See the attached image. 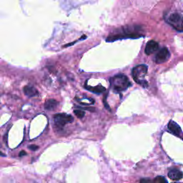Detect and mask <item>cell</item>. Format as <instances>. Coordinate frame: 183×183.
Here are the masks:
<instances>
[{"label":"cell","mask_w":183,"mask_h":183,"mask_svg":"<svg viewBox=\"0 0 183 183\" xmlns=\"http://www.w3.org/2000/svg\"><path fill=\"white\" fill-rule=\"evenodd\" d=\"M109 82L112 90L115 92H120L125 91L132 85L127 77L123 74H117L112 77L109 79Z\"/></svg>","instance_id":"6da1fadb"},{"label":"cell","mask_w":183,"mask_h":183,"mask_svg":"<svg viewBox=\"0 0 183 183\" xmlns=\"http://www.w3.org/2000/svg\"><path fill=\"white\" fill-rule=\"evenodd\" d=\"M147 73V66L145 65H140L132 69V75L136 83L142 85L143 87H147L148 83L145 79V75Z\"/></svg>","instance_id":"7a4b0ae2"},{"label":"cell","mask_w":183,"mask_h":183,"mask_svg":"<svg viewBox=\"0 0 183 183\" xmlns=\"http://www.w3.org/2000/svg\"><path fill=\"white\" fill-rule=\"evenodd\" d=\"M74 119L70 114L65 113L56 114L54 116V123H55V127L58 130H62L67 123H71L73 122Z\"/></svg>","instance_id":"3957f363"},{"label":"cell","mask_w":183,"mask_h":183,"mask_svg":"<svg viewBox=\"0 0 183 183\" xmlns=\"http://www.w3.org/2000/svg\"><path fill=\"white\" fill-rule=\"evenodd\" d=\"M167 22L178 32H183V15L178 13L172 14L168 17Z\"/></svg>","instance_id":"277c9868"},{"label":"cell","mask_w":183,"mask_h":183,"mask_svg":"<svg viewBox=\"0 0 183 183\" xmlns=\"http://www.w3.org/2000/svg\"><path fill=\"white\" fill-rule=\"evenodd\" d=\"M170 57V53L166 47H163L159 50L155 56V62L158 64H162L167 62Z\"/></svg>","instance_id":"5b68a950"},{"label":"cell","mask_w":183,"mask_h":183,"mask_svg":"<svg viewBox=\"0 0 183 183\" xmlns=\"http://www.w3.org/2000/svg\"><path fill=\"white\" fill-rule=\"evenodd\" d=\"M167 127L171 133H172L173 135L177 136L180 139L183 140V132L180 127L177 125V123H176L173 120H170L167 125Z\"/></svg>","instance_id":"8992f818"},{"label":"cell","mask_w":183,"mask_h":183,"mask_svg":"<svg viewBox=\"0 0 183 183\" xmlns=\"http://www.w3.org/2000/svg\"><path fill=\"white\" fill-rule=\"evenodd\" d=\"M159 48V44L158 42H156L154 40L149 41L146 44V47H145V54L147 55H152V53H154V51H156L158 50Z\"/></svg>","instance_id":"52a82bcc"},{"label":"cell","mask_w":183,"mask_h":183,"mask_svg":"<svg viewBox=\"0 0 183 183\" xmlns=\"http://www.w3.org/2000/svg\"><path fill=\"white\" fill-rule=\"evenodd\" d=\"M168 177L172 180H180L183 177V172L177 169H172L169 171Z\"/></svg>","instance_id":"ba28073f"},{"label":"cell","mask_w":183,"mask_h":183,"mask_svg":"<svg viewBox=\"0 0 183 183\" xmlns=\"http://www.w3.org/2000/svg\"><path fill=\"white\" fill-rule=\"evenodd\" d=\"M23 91H24L25 95L29 97H32L39 95L38 91L32 86H25V87L23 88Z\"/></svg>","instance_id":"9c48e42d"},{"label":"cell","mask_w":183,"mask_h":183,"mask_svg":"<svg viewBox=\"0 0 183 183\" xmlns=\"http://www.w3.org/2000/svg\"><path fill=\"white\" fill-rule=\"evenodd\" d=\"M85 88L87 90L92 92L95 93V94H101L103 93L104 92H105L106 89H105V87H102L101 85H98L96 87H91V86H88V85H85Z\"/></svg>","instance_id":"30bf717a"},{"label":"cell","mask_w":183,"mask_h":183,"mask_svg":"<svg viewBox=\"0 0 183 183\" xmlns=\"http://www.w3.org/2000/svg\"><path fill=\"white\" fill-rule=\"evenodd\" d=\"M58 105V102L57 100H48L46 101V102L44 103V108L47 110H53L57 107Z\"/></svg>","instance_id":"8fae6325"},{"label":"cell","mask_w":183,"mask_h":183,"mask_svg":"<svg viewBox=\"0 0 183 183\" xmlns=\"http://www.w3.org/2000/svg\"><path fill=\"white\" fill-rule=\"evenodd\" d=\"M74 113L75 115H76L78 118H83L85 115V112H84L83 110H81V109H75L74 111Z\"/></svg>","instance_id":"7c38bea8"},{"label":"cell","mask_w":183,"mask_h":183,"mask_svg":"<svg viewBox=\"0 0 183 183\" xmlns=\"http://www.w3.org/2000/svg\"><path fill=\"white\" fill-rule=\"evenodd\" d=\"M154 183H168L165 178L164 177H162V176H158V177L154 178Z\"/></svg>","instance_id":"4fadbf2b"},{"label":"cell","mask_w":183,"mask_h":183,"mask_svg":"<svg viewBox=\"0 0 183 183\" xmlns=\"http://www.w3.org/2000/svg\"><path fill=\"white\" fill-rule=\"evenodd\" d=\"M140 183H154L149 178H142L140 180Z\"/></svg>","instance_id":"5bb4252c"},{"label":"cell","mask_w":183,"mask_h":183,"mask_svg":"<svg viewBox=\"0 0 183 183\" xmlns=\"http://www.w3.org/2000/svg\"><path fill=\"white\" fill-rule=\"evenodd\" d=\"M28 148H29L30 150H32V151H36V150L39 149V147L37 146V145H30V146L28 147Z\"/></svg>","instance_id":"9a60e30c"},{"label":"cell","mask_w":183,"mask_h":183,"mask_svg":"<svg viewBox=\"0 0 183 183\" xmlns=\"http://www.w3.org/2000/svg\"><path fill=\"white\" fill-rule=\"evenodd\" d=\"M106 98H107V97H105L104 100H103V102H104V104H105V107H106V108H107V109H109V111H111V109H110L109 107V105H107V102H106Z\"/></svg>","instance_id":"2e32d148"},{"label":"cell","mask_w":183,"mask_h":183,"mask_svg":"<svg viewBox=\"0 0 183 183\" xmlns=\"http://www.w3.org/2000/svg\"><path fill=\"white\" fill-rule=\"evenodd\" d=\"M25 155H27V153H26V152L24 151V150L21 151L20 152V154H19V156L20 157H22V156H25Z\"/></svg>","instance_id":"e0dca14e"}]
</instances>
